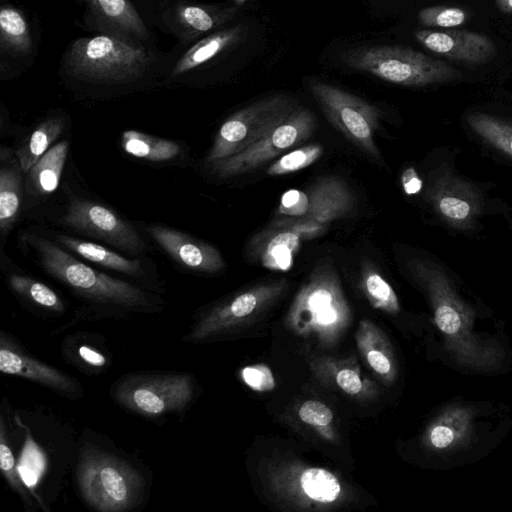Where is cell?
Returning a JSON list of instances; mask_svg holds the SVG:
<instances>
[{
  "mask_svg": "<svg viewBox=\"0 0 512 512\" xmlns=\"http://www.w3.org/2000/svg\"><path fill=\"white\" fill-rule=\"evenodd\" d=\"M471 126L492 144L512 155V130L495 119L485 115L469 118Z\"/></svg>",
  "mask_w": 512,
  "mask_h": 512,
  "instance_id": "cell-32",
  "label": "cell"
},
{
  "mask_svg": "<svg viewBox=\"0 0 512 512\" xmlns=\"http://www.w3.org/2000/svg\"><path fill=\"white\" fill-rule=\"evenodd\" d=\"M366 359L369 366L378 374L388 375L392 370L390 359L381 350H368Z\"/></svg>",
  "mask_w": 512,
  "mask_h": 512,
  "instance_id": "cell-39",
  "label": "cell"
},
{
  "mask_svg": "<svg viewBox=\"0 0 512 512\" xmlns=\"http://www.w3.org/2000/svg\"><path fill=\"white\" fill-rule=\"evenodd\" d=\"M497 8L503 13H512V0H495Z\"/></svg>",
  "mask_w": 512,
  "mask_h": 512,
  "instance_id": "cell-42",
  "label": "cell"
},
{
  "mask_svg": "<svg viewBox=\"0 0 512 512\" xmlns=\"http://www.w3.org/2000/svg\"><path fill=\"white\" fill-rule=\"evenodd\" d=\"M287 287L285 280L265 283L237 294L201 317L184 340L201 341L238 324L276 300Z\"/></svg>",
  "mask_w": 512,
  "mask_h": 512,
  "instance_id": "cell-12",
  "label": "cell"
},
{
  "mask_svg": "<svg viewBox=\"0 0 512 512\" xmlns=\"http://www.w3.org/2000/svg\"><path fill=\"white\" fill-rule=\"evenodd\" d=\"M56 239L75 254L105 268L133 277H139L144 273L140 260L126 258L107 247L68 235H57Z\"/></svg>",
  "mask_w": 512,
  "mask_h": 512,
  "instance_id": "cell-18",
  "label": "cell"
},
{
  "mask_svg": "<svg viewBox=\"0 0 512 512\" xmlns=\"http://www.w3.org/2000/svg\"><path fill=\"white\" fill-rule=\"evenodd\" d=\"M150 64V55L111 35L77 39L66 54L68 72L78 78L107 83L138 79Z\"/></svg>",
  "mask_w": 512,
  "mask_h": 512,
  "instance_id": "cell-3",
  "label": "cell"
},
{
  "mask_svg": "<svg viewBox=\"0 0 512 512\" xmlns=\"http://www.w3.org/2000/svg\"><path fill=\"white\" fill-rule=\"evenodd\" d=\"M65 126L63 117L53 116L39 123L32 133L16 150V157L23 173H27L33 165L52 147L51 144L59 137Z\"/></svg>",
  "mask_w": 512,
  "mask_h": 512,
  "instance_id": "cell-20",
  "label": "cell"
},
{
  "mask_svg": "<svg viewBox=\"0 0 512 512\" xmlns=\"http://www.w3.org/2000/svg\"><path fill=\"white\" fill-rule=\"evenodd\" d=\"M317 118L308 108L296 106L286 118L244 151L211 165L220 178L249 173L310 138Z\"/></svg>",
  "mask_w": 512,
  "mask_h": 512,
  "instance_id": "cell-8",
  "label": "cell"
},
{
  "mask_svg": "<svg viewBox=\"0 0 512 512\" xmlns=\"http://www.w3.org/2000/svg\"><path fill=\"white\" fill-rule=\"evenodd\" d=\"M121 147L136 158L162 162L175 158L181 151L179 144L137 130H127L122 134Z\"/></svg>",
  "mask_w": 512,
  "mask_h": 512,
  "instance_id": "cell-22",
  "label": "cell"
},
{
  "mask_svg": "<svg viewBox=\"0 0 512 512\" xmlns=\"http://www.w3.org/2000/svg\"><path fill=\"white\" fill-rule=\"evenodd\" d=\"M440 211L447 217L455 220H463L470 213V205L457 197H443L439 202Z\"/></svg>",
  "mask_w": 512,
  "mask_h": 512,
  "instance_id": "cell-37",
  "label": "cell"
},
{
  "mask_svg": "<svg viewBox=\"0 0 512 512\" xmlns=\"http://www.w3.org/2000/svg\"><path fill=\"white\" fill-rule=\"evenodd\" d=\"M238 1H243V0H238Z\"/></svg>",
  "mask_w": 512,
  "mask_h": 512,
  "instance_id": "cell-43",
  "label": "cell"
},
{
  "mask_svg": "<svg viewBox=\"0 0 512 512\" xmlns=\"http://www.w3.org/2000/svg\"><path fill=\"white\" fill-rule=\"evenodd\" d=\"M361 286L370 303L389 313L399 311L396 293L390 284L369 262H363Z\"/></svg>",
  "mask_w": 512,
  "mask_h": 512,
  "instance_id": "cell-25",
  "label": "cell"
},
{
  "mask_svg": "<svg viewBox=\"0 0 512 512\" xmlns=\"http://www.w3.org/2000/svg\"><path fill=\"white\" fill-rule=\"evenodd\" d=\"M435 322L439 329L451 339L463 336L468 328L464 316L453 305L444 301L437 303Z\"/></svg>",
  "mask_w": 512,
  "mask_h": 512,
  "instance_id": "cell-34",
  "label": "cell"
},
{
  "mask_svg": "<svg viewBox=\"0 0 512 512\" xmlns=\"http://www.w3.org/2000/svg\"><path fill=\"white\" fill-rule=\"evenodd\" d=\"M323 154V147L319 144H309L284 154L267 169L270 176H279L294 173L312 165Z\"/></svg>",
  "mask_w": 512,
  "mask_h": 512,
  "instance_id": "cell-30",
  "label": "cell"
},
{
  "mask_svg": "<svg viewBox=\"0 0 512 512\" xmlns=\"http://www.w3.org/2000/svg\"><path fill=\"white\" fill-rule=\"evenodd\" d=\"M243 34V27L236 26L211 34L192 46L175 64L172 75L184 74L214 58L220 52L237 42Z\"/></svg>",
  "mask_w": 512,
  "mask_h": 512,
  "instance_id": "cell-19",
  "label": "cell"
},
{
  "mask_svg": "<svg viewBox=\"0 0 512 512\" xmlns=\"http://www.w3.org/2000/svg\"><path fill=\"white\" fill-rule=\"evenodd\" d=\"M43 269L75 293L96 303L130 309H152L149 295L129 282L99 272L49 239L28 238Z\"/></svg>",
  "mask_w": 512,
  "mask_h": 512,
  "instance_id": "cell-1",
  "label": "cell"
},
{
  "mask_svg": "<svg viewBox=\"0 0 512 512\" xmlns=\"http://www.w3.org/2000/svg\"><path fill=\"white\" fill-rule=\"evenodd\" d=\"M342 61L389 83L420 87L458 80L459 70L444 61L404 46L377 45L346 51Z\"/></svg>",
  "mask_w": 512,
  "mask_h": 512,
  "instance_id": "cell-2",
  "label": "cell"
},
{
  "mask_svg": "<svg viewBox=\"0 0 512 512\" xmlns=\"http://www.w3.org/2000/svg\"><path fill=\"white\" fill-rule=\"evenodd\" d=\"M308 87L329 122L353 144L380 159L375 133L381 111L364 99L319 80H309Z\"/></svg>",
  "mask_w": 512,
  "mask_h": 512,
  "instance_id": "cell-7",
  "label": "cell"
},
{
  "mask_svg": "<svg viewBox=\"0 0 512 512\" xmlns=\"http://www.w3.org/2000/svg\"><path fill=\"white\" fill-rule=\"evenodd\" d=\"M62 221L77 231L132 254L145 248L139 233L129 222L108 207L88 199H74Z\"/></svg>",
  "mask_w": 512,
  "mask_h": 512,
  "instance_id": "cell-11",
  "label": "cell"
},
{
  "mask_svg": "<svg viewBox=\"0 0 512 512\" xmlns=\"http://www.w3.org/2000/svg\"><path fill=\"white\" fill-rule=\"evenodd\" d=\"M337 384L348 394H357L362 388L359 375L348 368L342 369L336 376Z\"/></svg>",
  "mask_w": 512,
  "mask_h": 512,
  "instance_id": "cell-38",
  "label": "cell"
},
{
  "mask_svg": "<svg viewBox=\"0 0 512 512\" xmlns=\"http://www.w3.org/2000/svg\"><path fill=\"white\" fill-rule=\"evenodd\" d=\"M0 468L10 487L25 501H29L28 494L21 477L17 471L15 459L7 441L4 423L0 425Z\"/></svg>",
  "mask_w": 512,
  "mask_h": 512,
  "instance_id": "cell-33",
  "label": "cell"
},
{
  "mask_svg": "<svg viewBox=\"0 0 512 512\" xmlns=\"http://www.w3.org/2000/svg\"><path fill=\"white\" fill-rule=\"evenodd\" d=\"M300 484L310 499L321 503L333 502L341 490L337 478L322 468L305 470L301 475Z\"/></svg>",
  "mask_w": 512,
  "mask_h": 512,
  "instance_id": "cell-29",
  "label": "cell"
},
{
  "mask_svg": "<svg viewBox=\"0 0 512 512\" xmlns=\"http://www.w3.org/2000/svg\"><path fill=\"white\" fill-rule=\"evenodd\" d=\"M299 417L305 423L326 426L332 419V411L323 403L315 400L304 402L299 409Z\"/></svg>",
  "mask_w": 512,
  "mask_h": 512,
  "instance_id": "cell-36",
  "label": "cell"
},
{
  "mask_svg": "<svg viewBox=\"0 0 512 512\" xmlns=\"http://www.w3.org/2000/svg\"><path fill=\"white\" fill-rule=\"evenodd\" d=\"M68 154V142L53 145L26 173L27 191L35 197L48 196L59 185Z\"/></svg>",
  "mask_w": 512,
  "mask_h": 512,
  "instance_id": "cell-17",
  "label": "cell"
},
{
  "mask_svg": "<svg viewBox=\"0 0 512 512\" xmlns=\"http://www.w3.org/2000/svg\"><path fill=\"white\" fill-rule=\"evenodd\" d=\"M0 370L44 385L65 396L81 393V387L67 374L31 357L5 336L0 339Z\"/></svg>",
  "mask_w": 512,
  "mask_h": 512,
  "instance_id": "cell-15",
  "label": "cell"
},
{
  "mask_svg": "<svg viewBox=\"0 0 512 512\" xmlns=\"http://www.w3.org/2000/svg\"><path fill=\"white\" fill-rule=\"evenodd\" d=\"M9 286L18 295L44 309L62 312L64 304L50 287L33 278L13 274L8 279Z\"/></svg>",
  "mask_w": 512,
  "mask_h": 512,
  "instance_id": "cell-27",
  "label": "cell"
},
{
  "mask_svg": "<svg viewBox=\"0 0 512 512\" xmlns=\"http://www.w3.org/2000/svg\"><path fill=\"white\" fill-rule=\"evenodd\" d=\"M470 428L465 411H455L436 423L429 433L430 444L438 450H448L463 442Z\"/></svg>",
  "mask_w": 512,
  "mask_h": 512,
  "instance_id": "cell-26",
  "label": "cell"
},
{
  "mask_svg": "<svg viewBox=\"0 0 512 512\" xmlns=\"http://www.w3.org/2000/svg\"><path fill=\"white\" fill-rule=\"evenodd\" d=\"M82 498L100 512H123L135 506L142 480L121 459L94 448L82 452L77 467Z\"/></svg>",
  "mask_w": 512,
  "mask_h": 512,
  "instance_id": "cell-4",
  "label": "cell"
},
{
  "mask_svg": "<svg viewBox=\"0 0 512 512\" xmlns=\"http://www.w3.org/2000/svg\"><path fill=\"white\" fill-rule=\"evenodd\" d=\"M236 13L235 7L224 9L204 8L195 5H186L179 9L180 21L191 31L204 33L231 19Z\"/></svg>",
  "mask_w": 512,
  "mask_h": 512,
  "instance_id": "cell-28",
  "label": "cell"
},
{
  "mask_svg": "<svg viewBox=\"0 0 512 512\" xmlns=\"http://www.w3.org/2000/svg\"><path fill=\"white\" fill-rule=\"evenodd\" d=\"M95 14L122 32L144 38L147 29L129 0H88Z\"/></svg>",
  "mask_w": 512,
  "mask_h": 512,
  "instance_id": "cell-23",
  "label": "cell"
},
{
  "mask_svg": "<svg viewBox=\"0 0 512 512\" xmlns=\"http://www.w3.org/2000/svg\"><path fill=\"white\" fill-rule=\"evenodd\" d=\"M297 106L291 97L278 94L258 100L231 114L220 126L206 162L238 154L259 141Z\"/></svg>",
  "mask_w": 512,
  "mask_h": 512,
  "instance_id": "cell-5",
  "label": "cell"
},
{
  "mask_svg": "<svg viewBox=\"0 0 512 512\" xmlns=\"http://www.w3.org/2000/svg\"><path fill=\"white\" fill-rule=\"evenodd\" d=\"M294 318H308L310 324L329 326L347 317L348 306L340 280L330 262H322L310 274L293 303Z\"/></svg>",
  "mask_w": 512,
  "mask_h": 512,
  "instance_id": "cell-10",
  "label": "cell"
},
{
  "mask_svg": "<svg viewBox=\"0 0 512 512\" xmlns=\"http://www.w3.org/2000/svg\"><path fill=\"white\" fill-rule=\"evenodd\" d=\"M193 393V378L188 373L129 375L113 390L120 405L145 417L183 411Z\"/></svg>",
  "mask_w": 512,
  "mask_h": 512,
  "instance_id": "cell-6",
  "label": "cell"
},
{
  "mask_svg": "<svg viewBox=\"0 0 512 512\" xmlns=\"http://www.w3.org/2000/svg\"><path fill=\"white\" fill-rule=\"evenodd\" d=\"M78 355L83 362L93 367H103L106 362L102 354L89 346H81Z\"/></svg>",
  "mask_w": 512,
  "mask_h": 512,
  "instance_id": "cell-41",
  "label": "cell"
},
{
  "mask_svg": "<svg viewBox=\"0 0 512 512\" xmlns=\"http://www.w3.org/2000/svg\"><path fill=\"white\" fill-rule=\"evenodd\" d=\"M147 230L170 257L189 269L215 273L225 266L220 251L209 243L162 225H152Z\"/></svg>",
  "mask_w": 512,
  "mask_h": 512,
  "instance_id": "cell-14",
  "label": "cell"
},
{
  "mask_svg": "<svg viewBox=\"0 0 512 512\" xmlns=\"http://www.w3.org/2000/svg\"><path fill=\"white\" fill-rule=\"evenodd\" d=\"M468 18L465 9L455 6H429L418 12V21L425 27L453 28L464 24Z\"/></svg>",
  "mask_w": 512,
  "mask_h": 512,
  "instance_id": "cell-31",
  "label": "cell"
},
{
  "mask_svg": "<svg viewBox=\"0 0 512 512\" xmlns=\"http://www.w3.org/2000/svg\"><path fill=\"white\" fill-rule=\"evenodd\" d=\"M354 207L355 197L346 181L326 175L305 189L284 192L276 215L328 228L331 222L350 215Z\"/></svg>",
  "mask_w": 512,
  "mask_h": 512,
  "instance_id": "cell-9",
  "label": "cell"
},
{
  "mask_svg": "<svg viewBox=\"0 0 512 512\" xmlns=\"http://www.w3.org/2000/svg\"><path fill=\"white\" fill-rule=\"evenodd\" d=\"M401 183L406 194L418 193L422 188V180L413 167L407 168L401 176Z\"/></svg>",
  "mask_w": 512,
  "mask_h": 512,
  "instance_id": "cell-40",
  "label": "cell"
},
{
  "mask_svg": "<svg viewBox=\"0 0 512 512\" xmlns=\"http://www.w3.org/2000/svg\"><path fill=\"white\" fill-rule=\"evenodd\" d=\"M1 45L15 53H27L31 50L32 41L27 22L23 15L10 6L0 11Z\"/></svg>",
  "mask_w": 512,
  "mask_h": 512,
  "instance_id": "cell-24",
  "label": "cell"
},
{
  "mask_svg": "<svg viewBox=\"0 0 512 512\" xmlns=\"http://www.w3.org/2000/svg\"><path fill=\"white\" fill-rule=\"evenodd\" d=\"M242 377L245 383L256 391H270L275 387L272 372L264 365L245 367L242 370Z\"/></svg>",
  "mask_w": 512,
  "mask_h": 512,
  "instance_id": "cell-35",
  "label": "cell"
},
{
  "mask_svg": "<svg viewBox=\"0 0 512 512\" xmlns=\"http://www.w3.org/2000/svg\"><path fill=\"white\" fill-rule=\"evenodd\" d=\"M303 238L293 229L270 225L249 243V254L267 269L289 270L301 248Z\"/></svg>",
  "mask_w": 512,
  "mask_h": 512,
  "instance_id": "cell-16",
  "label": "cell"
},
{
  "mask_svg": "<svg viewBox=\"0 0 512 512\" xmlns=\"http://www.w3.org/2000/svg\"><path fill=\"white\" fill-rule=\"evenodd\" d=\"M19 163L2 164L0 169V230L8 233L18 219L22 203V178Z\"/></svg>",
  "mask_w": 512,
  "mask_h": 512,
  "instance_id": "cell-21",
  "label": "cell"
},
{
  "mask_svg": "<svg viewBox=\"0 0 512 512\" xmlns=\"http://www.w3.org/2000/svg\"><path fill=\"white\" fill-rule=\"evenodd\" d=\"M415 39L426 49L451 60L480 65L490 61L496 47L487 36L466 30H418Z\"/></svg>",
  "mask_w": 512,
  "mask_h": 512,
  "instance_id": "cell-13",
  "label": "cell"
}]
</instances>
